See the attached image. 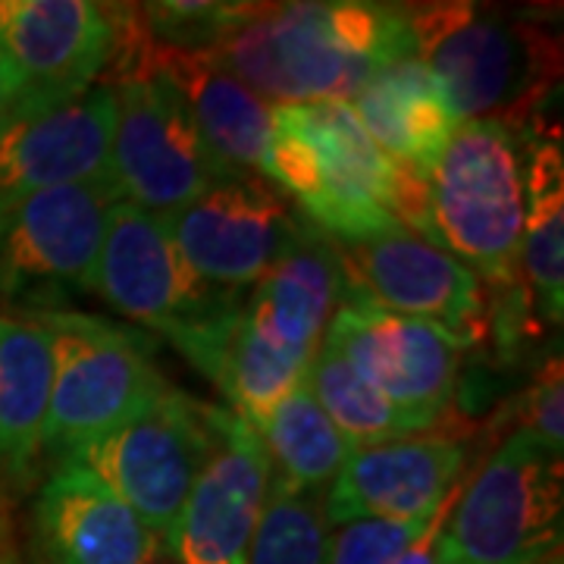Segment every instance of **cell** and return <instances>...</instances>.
<instances>
[{
  "mask_svg": "<svg viewBox=\"0 0 564 564\" xmlns=\"http://www.w3.org/2000/svg\"><path fill=\"white\" fill-rule=\"evenodd\" d=\"M210 57L273 107L351 101L380 69L414 57V39L399 3H242Z\"/></svg>",
  "mask_w": 564,
  "mask_h": 564,
  "instance_id": "6da1fadb",
  "label": "cell"
},
{
  "mask_svg": "<svg viewBox=\"0 0 564 564\" xmlns=\"http://www.w3.org/2000/svg\"><path fill=\"white\" fill-rule=\"evenodd\" d=\"M524 204V132L496 120H467L423 176L402 173L399 220L477 276L514 285Z\"/></svg>",
  "mask_w": 564,
  "mask_h": 564,
  "instance_id": "7a4b0ae2",
  "label": "cell"
},
{
  "mask_svg": "<svg viewBox=\"0 0 564 564\" xmlns=\"http://www.w3.org/2000/svg\"><path fill=\"white\" fill-rule=\"evenodd\" d=\"M339 299L336 245L302 223L280 261L242 302L214 380L229 395L232 414L251 430L304 383Z\"/></svg>",
  "mask_w": 564,
  "mask_h": 564,
  "instance_id": "3957f363",
  "label": "cell"
},
{
  "mask_svg": "<svg viewBox=\"0 0 564 564\" xmlns=\"http://www.w3.org/2000/svg\"><path fill=\"white\" fill-rule=\"evenodd\" d=\"M261 173L333 242H364L402 226V170L348 101L273 107Z\"/></svg>",
  "mask_w": 564,
  "mask_h": 564,
  "instance_id": "277c9868",
  "label": "cell"
},
{
  "mask_svg": "<svg viewBox=\"0 0 564 564\" xmlns=\"http://www.w3.org/2000/svg\"><path fill=\"white\" fill-rule=\"evenodd\" d=\"M414 57L440 79L458 122L496 120L518 129L562 73L558 39L527 17L477 3L408 7Z\"/></svg>",
  "mask_w": 564,
  "mask_h": 564,
  "instance_id": "5b68a950",
  "label": "cell"
},
{
  "mask_svg": "<svg viewBox=\"0 0 564 564\" xmlns=\"http://www.w3.org/2000/svg\"><path fill=\"white\" fill-rule=\"evenodd\" d=\"M98 292L126 321L161 333L217 380L242 295L214 289L185 263L166 217L117 202L95 263Z\"/></svg>",
  "mask_w": 564,
  "mask_h": 564,
  "instance_id": "8992f818",
  "label": "cell"
},
{
  "mask_svg": "<svg viewBox=\"0 0 564 564\" xmlns=\"http://www.w3.org/2000/svg\"><path fill=\"white\" fill-rule=\"evenodd\" d=\"M562 452L518 426L455 492L436 564H545L562 558Z\"/></svg>",
  "mask_w": 564,
  "mask_h": 564,
  "instance_id": "52a82bcc",
  "label": "cell"
},
{
  "mask_svg": "<svg viewBox=\"0 0 564 564\" xmlns=\"http://www.w3.org/2000/svg\"><path fill=\"white\" fill-rule=\"evenodd\" d=\"M51 333L54 386L44 452L66 458L158 402L170 383L139 333L79 311H32Z\"/></svg>",
  "mask_w": 564,
  "mask_h": 564,
  "instance_id": "ba28073f",
  "label": "cell"
},
{
  "mask_svg": "<svg viewBox=\"0 0 564 564\" xmlns=\"http://www.w3.org/2000/svg\"><path fill=\"white\" fill-rule=\"evenodd\" d=\"M217 414L220 408L170 386L132 421L66 455L61 464L101 480L170 552L182 508L217 440Z\"/></svg>",
  "mask_w": 564,
  "mask_h": 564,
  "instance_id": "9c48e42d",
  "label": "cell"
},
{
  "mask_svg": "<svg viewBox=\"0 0 564 564\" xmlns=\"http://www.w3.org/2000/svg\"><path fill=\"white\" fill-rule=\"evenodd\" d=\"M107 88L117 101L110 180L122 202L173 217L214 182L229 180L204 148L182 95L163 76L132 73Z\"/></svg>",
  "mask_w": 564,
  "mask_h": 564,
  "instance_id": "30bf717a",
  "label": "cell"
},
{
  "mask_svg": "<svg viewBox=\"0 0 564 564\" xmlns=\"http://www.w3.org/2000/svg\"><path fill=\"white\" fill-rule=\"evenodd\" d=\"M117 51V13L95 0H0V73L13 113L76 101L101 85Z\"/></svg>",
  "mask_w": 564,
  "mask_h": 564,
  "instance_id": "8fae6325",
  "label": "cell"
},
{
  "mask_svg": "<svg viewBox=\"0 0 564 564\" xmlns=\"http://www.w3.org/2000/svg\"><path fill=\"white\" fill-rule=\"evenodd\" d=\"M122 202L110 176L47 188L0 214V299L51 302L91 292L107 217Z\"/></svg>",
  "mask_w": 564,
  "mask_h": 564,
  "instance_id": "7c38bea8",
  "label": "cell"
},
{
  "mask_svg": "<svg viewBox=\"0 0 564 564\" xmlns=\"http://www.w3.org/2000/svg\"><path fill=\"white\" fill-rule=\"evenodd\" d=\"M323 343L377 386L417 430L443 421L458 389L464 339L436 323L339 299Z\"/></svg>",
  "mask_w": 564,
  "mask_h": 564,
  "instance_id": "4fadbf2b",
  "label": "cell"
},
{
  "mask_svg": "<svg viewBox=\"0 0 564 564\" xmlns=\"http://www.w3.org/2000/svg\"><path fill=\"white\" fill-rule=\"evenodd\" d=\"M336 245L343 299L436 323L470 343L484 321V285L474 270L411 229H389L364 242Z\"/></svg>",
  "mask_w": 564,
  "mask_h": 564,
  "instance_id": "5bb4252c",
  "label": "cell"
},
{
  "mask_svg": "<svg viewBox=\"0 0 564 564\" xmlns=\"http://www.w3.org/2000/svg\"><path fill=\"white\" fill-rule=\"evenodd\" d=\"M166 223L185 263L232 295L254 289L302 229L285 198L258 176L214 182Z\"/></svg>",
  "mask_w": 564,
  "mask_h": 564,
  "instance_id": "9a60e30c",
  "label": "cell"
},
{
  "mask_svg": "<svg viewBox=\"0 0 564 564\" xmlns=\"http://www.w3.org/2000/svg\"><path fill=\"white\" fill-rule=\"evenodd\" d=\"M270 489V458L258 433L232 411L217 414V440L170 540L176 564H248Z\"/></svg>",
  "mask_w": 564,
  "mask_h": 564,
  "instance_id": "2e32d148",
  "label": "cell"
},
{
  "mask_svg": "<svg viewBox=\"0 0 564 564\" xmlns=\"http://www.w3.org/2000/svg\"><path fill=\"white\" fill-rule=\"evenodd\" d=\"M113 113L107 85L54 110L13 113L0 126V214L47 188L110 176Z\"/></svg>",
  "mask_w": 564,
  "mask_h": 564,
  "instance_id": "e0dca14e",
  "label": "cell"
},
{
  "mask_svg": "<svg viewBox=\"0 0 564 564\" xmlns=\"http://www.w3.org/2000/svg\"><path fill=\"white\" fill-rule=\"evenodd\" d=\"M462 470L464 445L452 436L364 445L326 492V521H430L455 496Z\"/></svg>",
  "mask_w": 564,
  "mask_h": 564,
  "instance_id": "ac0fdd59",
  "label": "cell"
},
{
  "mask_svg": "<svg viewBox=\"0 0 564 564\" xmlns=\"http://www.w3.org/2000/svg\"><path fill=\"white\" fill-rule=\"evenodd\" d=\"M35 543L44 564H170L166 545L101 480L73 464L41 486Z\"/></svg>",
  "mask_w": 564,
  "mask_h": 564,
  "instance_id": "d6986e66",
  "label": "cell"
},
{
  "mask_svg": "<svg viewBox=\"0 0 564 564\" xmlns=\"http://www.w3.org/2000/svg\"><path fill=\"white\" fill-rule=\"evenodd\" d=\"M348 104L373 144L411 180L436 163L458 129L443 85L417 57L380 69Z\"/></svg>",
  "mask_w": 564,
  "mask_h": 564,
  "instance_id": "ffe728a7",
  "label": "cell"
},
{
  "mask_svg": "<svg viewBox=\"0 0 564 564\" xmlns=\"http://www.w3.org/2000/svg\"><path fill=\"white\" fill-rule=\"evenodd\" d=\"M54 348L44 323L0 314V477L25 480L44 452Z\"/></svg>",
  "mask_w": 564,
  "mask_h": 564,
  "instance_id": "44dd1931",
  "label": "cell"
},
{
  "mask_svg": "<svg viewBox=\"0 0 564 564\" xmlns=\"http://www.w3.org/2000/svg\"><path fill=\"white\" fill-rule=\"evenodd\" d=\"M524 132V236L521 276L545 326H562L564 307V158L552 132Z\"/></svg>",
  "mask_w": 564,
  "mask_h": 564,
  "instance_id": "7402d4cb",
  "label": "cell"
},
{
  "mask_svg": "<svg viewBox=\"0 0 564 564\" xmlns=\"http://www.w3.org/2000/svg\"><path fill=\"white\" fill-rule=\"evenodd\" d=\"M254 433L270 458V477L304 492H326L355 452L304 383L292 389Z\"/></svg>",
  "mask_w": 564,
  "mask_h": 564,
  "instance_id": "603a6c76",
  "label": "cell"
},
{
  "mask_svg": "<svg viewBox=\"0 0 564 564\" xmlns=\"http://www.w3.org/2000/svg\"><path fill=\"white\" fill-rule=\"evenodd\" d=\"M304 386L351 448L392 443L411 433H421L329 343H321L317 348L314 361L304 373Z\"/></svg>",
  "mask_w": 564,
  "mask_h": 564,
  "instance_id": "cb8c5ba5",
  "label": "cell"
},
{
  "mask_svg": "<svg viewBox=\"0 0 564 564\" xmlns=\"http://www.w3.org/2000/svg\"><path fill=\"white\" fill-rule=\"evenodd\" d=\"M326 558H329L326 492L292 489L270 477L248 564H326Z\"/></svg>",
  "mask_w": 564,
  "mask_h": 564,
  "instance_id": "d4e9b609",
  "label": "cell"
},
{
  "mask_svg": "<svg viewBox=\"0 0 564 564\" xmlns=\"http://www.w3.org/2000/svg\"><path fill=\"white\" fill-rule=\"evenodd\" d=\"M433 518L430 521H348V524H336L329 533L326 564H395L426 533Z\"/></svg>",
  "mask_w": 564,
  "mask_h": 564,
  "instance_id": "484cf974",
  "label": "cell"
},
{
  "mask_svg": "<svg viewBox=\"0 0 564 564\" xmlns=\"http://www.w3.org/2000/svg\"><path fill=\"white\" fill-rule=\"evenodd\" d=\"M562 358L555 355L545 364L540 380L530 389L527 399V421L524 430H530L540 443H545L552 452H562L564 445V421H562Z\"/></svg>",
  "mask_w": 564,
  "mask_h": 564,
  "instance_id": "4316f807",
  "label": "cell"
},
{
  "mask_svg": "<svg viewBox=\"0 0 564 564\" xmlns=\"http://www.w3.org/2000/svg\"><path fill=\"white\" fill-rule=\"evenodd\" d=\"M452 502H455V496H452V499L445 502L443 511L433 518V524L426 527V533H423L421 540L411 545V549H408L395 564H436V540H440V530H443L445 518H448V508H452Z\"/></svg>",
  "mask_w": 564,
  "mask_h": 564,
  "instance_id": "83f0119b",
  "label": "cell"
},
{
  "mask_svg": "<svg viewBox=\"0 0 564 564\" xmlns=\"http://www.w3.org/2000/svg\"><path fill=\"white\" fill-rule=\"evenodd\" d=\"M13 117V98H10V88L3 82V73H0V126Z\"/></svg>",
  "mask_w": 564,
  "mask_h": 564,
  "instance_id": "f1b7e54d",
  "label": "cell"
},
{
  "mask_svg": "<svg viewBox=\"0 0 564 564\" xmlns=\"http://www.w3.org/2000/svg\"><path fill=\"white\" fill-rule=\"evenodd\" d=\"M0 564H10V536H7V518L0 511Z\"/></svg>",
  "mask_w": 564,
  "mask_h": 564,
  "instance_id": "f546056e",
  "label": "cell"
},
{
  "mask_svg": "<svg viewBox=\"0 0 564 564\" xmlns=\"http://www.w3.org/2000/svg\"><path fill=\"white\" fill-rule=\"evenodd\" d=\"M545 564H562V558H552V562H545Z\"/></svg>",
  "mask_w": 564,
  "mask_h": 564,
  "instance_id": "4dcf8cb0",
  "label": "cell"
}]
</instances>
